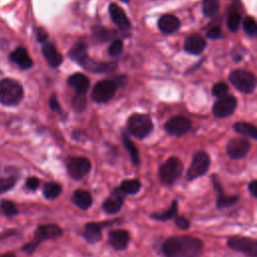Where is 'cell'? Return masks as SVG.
<instances>
[{
  "label": "cell",
  "instance_id": "obj_42",
  "mask_svg": "<svg viewBox=\"0 0 257 257\" xmlns=\"http://www.w3.org/2000/svg\"><path fill=\"white\" fill-rule=\"evenodd\" d=\"M39 183L40 182L36 177H30L26 180V187L31 191H35L38 189Z\"/></svg>",
  "mask_w": 257,
  "mask_h": 257
},
{
  "label": "cell",
  "instance_id": "obj_20",
  "mask_svg": "<svg viewBox=\"0 0 257 257\" xmlns=\"http://www.w3.org/2000/svg\"><path fill=\"white\" fill-rule=\"evenodd\" d=\"M9 58L11 61L16 63L23 69H28L33 64L31 57L29 56L27 50L24 47H17L10 53Z\"/></svg>",
  "mask_w": 257,
  "mask_h": 257
},
{
  "label": "cell",
  "instance_id": "obj_43",
  "mask_svg": "<svg viewBox=\"0 0 257 257\" xmlns=\"http://www.w3.org/2000/svg\"><path fill=\"white\" fill-rule=\"evenodd\" d=\"M49 105L51 107L52 110L54 111H57V112H60L61 111V108H60V105H59V102L57 100V97H56V94H52L50 99H49Z\"/></svg>",
  "mask_w": 257,
  "mask_h": 257
},
{
  "label": "cell",
  "instance_id": "obj_34",
  "mask_svg": "<svg viewBox=\"0 0 257 257\" xmlns=\"http://www.w3.org/2000/svg\"><path fill=\"white\" fill-rule=\"evenodd\" d=\"M243 28L249 36H255L257 33L256 21L252 16H246L243 20Z\"/></svg>",
  "mask_w": 257,
  "mask_h": 257
},
{
  "label": "cell",
  "instance_id": "obj_48",
  "mask_svg": "<svg viewBox=\"0 0 257 257\" xmlns=\"http://www.w3.org/2000/svg\"><path fill=\"white\" fill-rule=\"evenodd\" d=\"M121 1H122V2H125V3H127L130 0H121Z\"/></svg>",
  "mask_w": 257,
  "mask_h": 257
},
{
  "label": "cell",
  "instance_id": "obj_27",
  "mask_svg": "<svg viewBox=\"0 0 257 257\" xmlns=\"http://www.w3.org/2000/svg\"><path fill=\"white\" fill-rule=\"evenodd\" d=\"M68 56L78 64H82L87 59L86 53V46L84 43H77L75 44L68 52Z\"/></svg>",
  "mask_w": 257,
  "mask_h": 257
},
{
  "label": "cell",
  "instance_id": "obj_47",
  "mask_svg": "<svg viewBox=\"0 0 257 257\" xmlns=\"http://www.w3.org/2000/svg\"><path fill=\"white\" fill-rule=\"evenodd\" d=\"M0 257H16V255L13 252H7L4 254H1Z\"/></svg>",
  "mask_w": 257,
  "mask_h": 257
},
{
  "label": "cell",
  "instance_id": "obj_3",
  "mask_svg": "<svg viewBox=\"0 0 257 257\" xmlns=\"http://www.w3.org/2000/svg\"><path fill=\"white\" fill-rule=\"evenodd\" d=\"M21 84L11 78L0 80V103L5 105H16L23 98Z\"/></svg>",
  "mask_w": 257,
  "mask_h": 257
},
{
  "label": "cell",
  "instance_id": "obj_45",
  "mask_svg": "<svg viewBox=\"0 0 257 257\" xmlns=\"http://www.w3.org/2000/svg\"><path fill=\"white\" fill-rule=\"evenodd\" d=\"M36 37H37V40L41 43H45L46 39H47V33L44 29L42 28H38L37 32H36Z\"/></svg>",
  "mask_w": 257,
  "mask_h": 257
},
{
  "label": "cell",
  "instance_id": "obj_10",
  "mask_svg": "<svg viewBox=\"0 0 257 257\" xmlns=\"http://www.w3.org/2000/svg\"><path fill=\"white\" fill-rule=\"evenodd\" d=\"M117 82L114 80H100L98 81L91 92V97L95 102L103 103L111 99L117 88Z\"/></svg>",
  "mask_w": 257,
  "mask_h": 257
},
{
  "label": "cell",
  "instance_id": "obj_38",
  "mask_svg": "<svg viewBox=\"0 0 257 257\" xmlns=\"http://www.w3.org/2000/svg\"><path fill=\"white\" fill-rule=\"evenodd\" d=\"M241 17L237 12H232L227 20V25L232 32H236L240 26Z\"/></svg>",
  "mask_w": 257,
  "mask_h": 257
},
{
  "label": "cell",
  "instance_id": "obj_39",
  "mask_svg": "<svg viewBox=\"0 0 257 257\" xmlns=\"http://www.w3.org/2000/svg\"><path fill=\"white\" fill-rule=\"evenodd\" d=\"M123 48V44L122 41L119 39H115L112 41V43L110 44L109 48H108V52L111 56H117L121 53Z\"/></svg>",
  "mask_w": 257,
  "mask_h": 257
},
{
  "label": "cell",
  "instance_id": "obj_23",
  "mask_svg": "<svg viewBox=\"0 0 257 257\" xmlns=\"http://www.w3.org/2000/svg\"><path fill=\"white\" fill-rule=\"evenodd\" d=\"M81 66L84 69L89 70L91 72L100 73V72H110L114 70L116 67V63L115 62H99L87 57V59L81 64Z\"/></svg>",
  "mask_w": 257,
  "mask_h": 257
},
{
  "label": "cell",
  "instance_id": "obj_18",
  "mask_svg": "<svg viewBox=\"0 0 257 257\" xmlns=\"http://www.w3.org/2000/svg\"><path fill=\"white\" fill-rule=\"evenodd\" d=\"M71 203L80 210H87L92 205V196L91 194L82 189L75 190L71 195Z\"/></svg>",
  "mask_w": 257,
  "mask_h": 257
},
{
  "label": "cell",
  "instance_id": "obj_8",
  "mask_svg": "<svg viewBox=\"0 0 257 257\" xmlns=\"http://www.w3.org/2000/svg\"><path fill=\"white\" fill-rule=\"evenodd\" d=\"M227 246L248 257H257V241L253 238L234 236L228 239Z\"/></svg>",
  "mask_w": 257,
  "mask_h": 257
},
{
  "label": "cell",
  "instance_id": "obj_21",
  "mask_svg": "<svg viewBox=\"0 0 257 257\" xmlns=\"http://www.w3.org/2000/svg\"><path fill=\"white\" fill-rule=\"evenodd\" d=\"M159 28L163 33L170 34L176 32L180 28V20L178 17L172 14H165L163 15L158 22Z\"/></svg>",
  "mask_w": 257,
  "mask_h": 257
},
{
  "label": "cell",
  "instance_id": "obj_40",
  "mask_svg": "<svg viewBox=\"0 0 257 257\" xmlns=\"http://www.w3.org/2000/svg\"><path fill=\"white\" fill-rule=\"evenodd\" d=\"M85 104H86V101H85L84 94H76L72 99V105L74 109L77 111L83 110L85 107Z\"/></svg>",
  "mask_w": 257,
  "mask_h": 257
},
{
  "label": "cell",
  "instance_id": "obj_44",
  "mask_svg": "<svg viewBox=\"0 0 257 257\" xmlns=\"http://www.w3.org/2000/svg\"><path fill=\"white\" fill-rule=\"evenodd\" d=\"M221 36V28L220 27H212L208 32H207V37L210 39H216Z\"/></svg>",
  "mask_w": 257,
  "mask_h": 257
},
{
  "label": "cell",
  "instance_id": "obj_29",
  "mask_svg": "<svg viewBox=\"0 0 257 257\" xmlns=\"http://www.w3.org/2000/svg\"><path fill=\"white\" fill-rule=\"evenodd\" d=\"M234 130L238 134H240V135H243V136H246V137H250L253 140H257V130L251 123L244 122V121L236 122L234 124Z\"/></svg>",
  "mask_w": 257,
  "mask_h": 257
},
{
  "label": "cell",
  "instance_id": "obj_7",
  "mask_svg": "<svg viewBox=\"0 0 257 257\" xmlns=\"http://www.w3.org/2000/svg\"><path fill=\"white\" fill-rule=\"evenodd\" d=\"M229 79L238 90L244 93L253 92L256 86L254 74L246 70H233L229 75Z\"/></svg>",
  "mask_w": 257,
  "mask_h": 257
},
{
  "label": "cell",
  "instance_id": "obj_5",
  "mask_svg": "<svg viewBox=\"0 0 257 257\" xmlns=\"http://www.w3.org/2000/svg\"><path fill=\"white\" fill-rule=\"evenodd\" d=\"M128 132L138 139L146 138L153 130V122L147 114L134 113L127 119Z\"/></svg>",
  "mask_w": 257,
  "mask_h": 257
},
{
  "label": "cell",
  "instance_id": "obj_14",
  "mask_svg": "<svg viewBox=\"0 0 257 257\" xmlns=\"http://www.w3.org/2000/svg\"><path fill=\"white\" fill-rule=\"evenodd\" d=\"M250 148L251 145L247 140L236 138L229 141L226 147V152L231 159L240 160L249 153Z\"/></svg>",
  "mask_w": 257,
  "mask_h": 257
},
{
  "label": "cell",
  "instance_id": "obj_11",
  "mask_svg": "<svg viewBox=\"0 0 257 257\" xmlns=\"http://www.w3.org/2000/svg\"><path fill=\"white\" fill-rule=\"evenodd\" d=\"M212 183H213L214 190L216 192V207L218 209L220 210L227 209L234 206L236 203H238L240 197L238 195H232V196L226 195L216 175L212 176Z\"/></svg>",
  "mask_w": 257,
  "mask_h": 257
},
{
  "label": "cell",
  "instance_id": "obj_28",
  "mask_svg": "<svg viewBox=\"0 0 257 257\" xmlns=\"http://www.w3.org/2000/svg\"><path fill=\"white\" fill-rule=\"evenodd\" d=\"M142 188V184L140 180L138 179H126L123 180L120 185L118 186V189L124 194V195H136L140 192Z\"/></svg>",
  "mask_w": 257,
  "mask_h": 257
},
{
  "label": "cell",
  "instance_id": "obj_13",
  "mask_svg": "<svg viewBox=\"0 0 257 257\" xmlns=\"http://www.w3.org/2000/svg\"><path fill=\"white\" fill-rule=\"evenodd\" d=\"M192 126V122L190 119H188L185 116H174L170 118L166 124H165V130L169 135L172 136H183L187 134Z\"/></svg>",
  "mask_w": 257,
  "mask_h": 257
},
{
  "label": "cell",
  "instance_id": "obj_37",
  "mask_svg": "<svg viewBox=\"0 0 257 257\" xmlns=\"http://www.w3.org/2000/svg\"><path fill=\"white\" fill-rule=\"evenodd\" d=\"M228 91H229V87L225 82H217L214 84V86L212 88L213 95H215L219 98L228 95Z\"/></svg>",
  "mask_w": 257,
  "mask_h": 257
},
{
  "label": "cell",
  "instance_id": "obj_35",
  "mask_svg": "<svg viewBox=\"0 0 257 257\" xmlns=\"http://www.w3.org/2000/svg\"><path fill=\"white\" fill-rule=\"evenodd\" d=\"M16 177L8 176V177H0V194H3L9 190H11L16 184Z\"/></svg>",
  "mask_w": 257,
  "mask_h": 257
},
{
  "label": "cell",
  "instance_id": "obj_2",
  "mask_svg": "<svg viewBox=\"0 0 257 257\" xmlns=\"http://www.w3.org/2000/svg\"><path fill=\"white\" fill-rule=\"evenodd\" d=\"M62 235V229L56 224L39 225L34 232V238L22 246V251L26 254H32L44 240H55Z\"/></svg>",
  "mask_w": 257,
  "mask_h": 257
},
{
  "label": "cell",
  "instance_id": "obj_22",
  "mask_svg": "<svg viewBox=\"0 0 257 257\" xmlns=\"http://www.w3.org/2000/svg\"><path fill=\"white\" fill-rule=\"evenodd\" d=\"M67 83L71 86L76 94H85L89 87V79L82 73H74L67 79Z\"/></svg>",
  "mask_w": 257,
  "mask_h": 257
},
{
  "label": "cell",
  "instance_id": "obj_1",
  "mask_svg": "<svg viewBox=\"0 0 257 257\" xmlns=\"http://www.w3.org/2000/svg\"><path fill=\"white\" fill-rule=\"evenodd\" d=\"M203 241L189 235L172 236L162 245V252L166 257H199L203 253Z\"/></svg>",
  "mask_w": 257,
  "mask_h": 257
},
{
  "label": "cell",
  "instance_id": "obj_15",
  "mask_svg": "<svg viewBox=\"0 0 257 257\" xmlns=\"http://www.w3.org/2000/svg\"><path fill=\"white\" fill-rule=\"evenodd\" d=\"M237 106L236 97L233 95H226L219 98L213 105V113L217 117H227L231 115Z\"/></svg>",
  "mask_w": 257,
  "mask_h": 257
},
{
  "label": "cell",
  "instance_id": "obj_36",
  "mask_svg": "<svg viewBox=\"0 0 257 257\" xmlns=\"http://www.w3.org/2000/svg\"><path fill=\"white\" fill-rule=\"evenodd\" d=\"M110 37H111V31L103 27H94L93 38L96 39V41H99V42L107 41Z\"/></svg>",
  "mask_w": 257,
  "mask_h": 257
},
{
  "label": "cell",
  "instance_id": "obj_4",
  "mask_svg": "<svg viewBox=\"0 0 257 257\" xmlns=\"http://www.w3.org/2000/svg\"><path fill=\"white\" fill-rule=\"evenodd\" d=\"M183 173V164L177 157L169 158L159 168V178L165 185H173Z\"/></svg>",
  "mask_w": 257,
  "mask_h": 257
},
{
  "label": "cell",
  "instance_id": "obj_41",
  "mask_svg": "<svg viewBox=\"0 0 257 257\" xmlns=\"http://www.w3.org/2000/svg\"><path fill=\"white\" fill-rule=\"evenodd\" d=\"M176 226L181 230H188L190 228V221L184 216H176L174 218Z\"/></svg>",
  "mask_w": 257,
  "mask_h": 257
},
{
  "label": "cell",
  "instance_id": "obj_26",
  "mask_svg": "<svg viewBox=\"0 0 257 257\" xmlns=\"http://www.w3.org/2000/svg\"><path fill=\"white\" fill-rule=\"evenodd\" d=\"M178 215V201L173 200L171 206L165 212H154L150 216L152 219L157 221H168L170 219H174Z\"/></svg>",
  "mask_w": 257,
  "mask_h": 257
},
{
  "label": "cell",
  "instance_id": "obj_9",
  "mask_svg": "<svg viewBox=\"0 0 257 257\" xmlns=\"http://www.w3.org/2000/svg\"><path fill=\"white\" fill-rule=\"evenodd\" d=\"M66 169L69 177L78 181L89 173L91 164L89 160L84 157H70L66 162Z\"/></svg>",
  "mask_w": 257,
  "mask_h": 257
},
{
  "label": "cell",
  "instance_id": "obj_33",
  "mask_svg": "<svg viewBox=\"0 0 257 257\" xmlns=\"http://www.w3.org/2000/svg\"><path fill=\"white\" fill-rule=\"evenodd\" d=\"M0 209L7 217H13L18 214V208L12 201L9 200H2L0 203Z\"/></svg>",
  "mask_w": 257,
  "mask_h": 257
},
{
  "label": "cell",
  "instance_id": "obj_19",
  "mask_svg": "<svg viewBox=\"0 0 257 257\" xmlns=\"http://www.w3.org/2000/svg\"><path fill=\"white\" fill-rule=\"evenodd\" d=\"M206 47V41L205 39L198 35L193 34L189 35L184 43V49L186 52L190 54H200Z\"/></svg>",
  "mask_w": 257,
  "mask_h": 257
},
{
  "label": "cell",
  "instance_id": "obj_25",
  "mask_svg": "<svg viewBox=\"0 0 257 257\" xmlns=\"http://www.w3.org/2000/svg\"><path fill=\"white\" fill-rule=\"evenodd\" d=\"M108 10L110 17L115 25L123 30L130 28V21L120 7H118L115 3H110Z\"/></svg>",
  "mask_w": 257,
  "mask_h": 257
},
{
  "label": "cell",
  "instance_id": "obj_46",
  "mask_svg": "<svg viewBox=\"0 0 257 257\" xmlns=\"http://www.w3.org/2000/svg\"><path fill=\"white\" fill-rule=\"evenodd\" d=\"M248 191L254 198H257V181L256 180H253L248 184Z\"/></svg>",
  "mask_w": 257,
  "mask_h": 257
},
{
  "label": "cell",
  "instance_id": "obj_6",
  "mask_svg": "<svg viewBox=\"0 0 257 257\" xmlns=\"http://www.w3.org/2000/svg\"><path fill=\"white\" fill-rule=\"evenodd\" d=\"M211 165L210 157L207 153L200 151L197 152L191 162V165L186 173V179L188 181H194L202 176H204Z\"/></svg>",
  "mask_w": 257,
  "mask_h": 257
},
{
  "label": "cell",
  "instance_id": "obj_32",
  "mask_svg": "<svg viewBox=\"0 0 257 257\" xmlns=\"http://www.w3.org/2000/svg\"><path fill=\"white\" fill-rule=\"evenodd\" d=\"M202 9L206 17H212L216 15L219 10V0H204Z\"/></svg>",
  "mask_w": 257,
  "mask_h": 257
},
{
  "label": "cell",
  "instance_id": "obj_24",
  "mask_svg": "<svg viewBox=\"0 0 257 257\" xmlns=\"http://www.w3.org/2000/svg\"><path fill=\"white\" fill-rule=\"evenodd\" d=\"M42 53L43 56L45 57L47 63L51 67H57L58 65L61 64L62 62V56L61 54L57 51L55 46L51 43H43L42 45Z\"/></svg>",
  "mask_w": 257,
  "mask_h": 257
},
{
  "label": "cell",
  "instance_id": "obj_30",
  "mask_svg": "<svg viewBox=\"0 0 257 257\" xmlns=\"http://www.w3.org/2000/svg\"><path fill=\"white\" fill-rule=\"evenodd\" d=\"M43 196L47 200H54L56 199L62 192V187L60 184L55 182H49L44 185L43 188Z\"/></svg>",
  "mask_w": 257,
  "mask_h": 257
},
{
  "label": "cell",
  "instance_id": "obj_16",
  "mask_svg": "<svg viewBox=\"0 0 257 257\" xmlns=\"http://www.w3.org/2000/svg\"><path fill=\"white\" fill-rule=\"evenodd\" d=\"M130 240V232L124 229H115L108 232V244L117 251H122L126 249Z\"/></svg>",
  "mask_w": 257,
  "mask_h": 257
},
{
  "label": "cell",
  "instance_id": "obj_31",
  "mask_svg": "<svg viewBox=\"0 0 257 257\" xmlns=\"http://www.w3.org/2000/svg\"><path fill=\"white\" fill-rule=\"evenodd\" d=\"M122 141H123V145L126 149V151L128 152L130 156H131V159L134 163V165L138 166L140 164V155H139V150L138 148L136 147V145L131 141V139L123 134L122 136Z\"/></svg>",
  "mask_w": 257,
  "mask_h": 257
},
{
  "label": "cell",
  "instance_id": "obj_12",
  "mask_svg": "<svg viewBox=\"0 0 257 257\" xmlns=\"http://www.w3.org/2000/svg\"><path fill=\"white\" fill-rule=\"evenodd\" d=\"M124 197L125 195L118 189V187L114 188L109 194V196L102 202V210L108 215L118 213L123 205Z\"/></svg>",
  "mask_w": 257,
  "mask_h": 257
},
{
  "label": "cell",
  "instance_id": "obj_17",
  "mask_svg": "<svg viewBox=\"0 0 257 257\" xmlns=\"http://www.w3.org/2000/svg\"><path fill=\"white\" fill-rule=\"evenodd\" d=\"M103 224V223H102ZM96 222H89L84 225L82 236L90 244L97 243L102 238L103 225Z\"/></svg>",
  "mask_w": 257,
  "mask_h": 257
}]
</instances>
